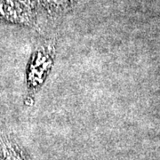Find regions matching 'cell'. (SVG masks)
Masks as SVG:
<instances>
[{
  "mask_svg": "<svg viewBox=\"0 0 160 160\" xmlns=\"http://www.w3.org/2000/svg\"><path fill=\"white\" fill-rule=\"evenodd\" d=\"M55 46L52 41L41 43L32 52L26 69L27 103L31 105L35 95L45 84L54 64Z\"/></svg>",
  "mask_w": 160,
  "mask_h": 160,
  "instance_id": "cell-1",
  "label": "cell"
},
{
  "mask_svg": "<svg viewBox=\"0 0 160 160\" xmlns=\"http://www.w3.org/2000/svg\"><path fill=\"white\" fill-rule=\"evenodd\" d=\"M0 146L4 160H28L18 144L6 132L0 131Z\"/></svg>",
  "mask_w": 160,
  "mask_h": 160,
  "instance_id": "cell-2",
  "label": "cell"
},
{
  "mask_svg": "<svg viewBox=\"0 0 160 160\" xmlns=\"http://www.w3.org/2000/svg\"><path fill=\"white\" fill-rule=\"evenodd\" d=\"M43 5L52 14H60L68 9L71 0H42Z\"/></svg>",
  "mask_w": 160,
  "mask_h": 160,
  "instance_id": "cell-3",
  "label": "cell"
}]
</instances>
